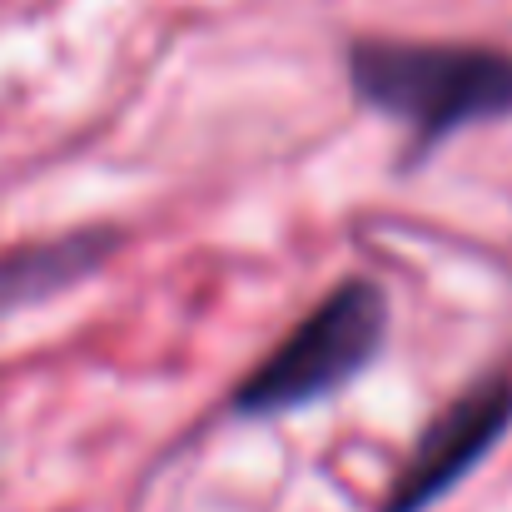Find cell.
I'll list each match as a JSON object with an SVG mask.
<instances>
[{"label":"cell","instance_id":"obj_1","mask_svg":"<svg viewBox=\"0 0 512 512\" xmlns=\"http://www.w3.org/2000/svg\"><path fill=\"white\" fill-rule=\"evenodd\" d=\"M348 85L358 105L413 140V160L443 140L512 120V50L463 40H353Z\"/></svg>","mask_w":512,"mask_h":512},{"label":"cell","instance_id":"obj_2","mask_svg":"<svg viewBox=\"0 0 512 512\" xmlns=\"http://www.w3.org/2000/svg\"><path fill=\"white\" fill-rule=\"evenodd\" d=\"M388 299L368 279L334 284L284 339L259 358V368L234 388V418H279L294 408H314L348 388L383 348Z\"/></svg>","mask_w":512,"mask_h":512},{"label":"cell","instance_id":"obj_3","mask_svg":"<svg viewBox=\"0 0 512 512\" xmlns=\"http://www.w3.org/2000/svg\"><path fill=\"white\" fill-rule=\"evenodd\" d=\"M512 428V378L493 373L463 388L413 443L408 463L393 478V493L378 512H428L443 493H453Z\"/></svg>","mask_w":512,"mask_h":512},{"label":"cell","instance_id":"obj_4","mask_svg":"<svg viewBox=\"0 0 512 512\" xmlns=\"http://www.w3.org/2000/svg\"><path fill=\"white\" fill-rule=\"evenodd\" d=\"M110 254H115L110 229H75V234H55V239H40V244L5 249L0 254V314L35 309V304L75 289Z\"/></svg>","mask_w":512,"mask_h":512}]
</instances>
